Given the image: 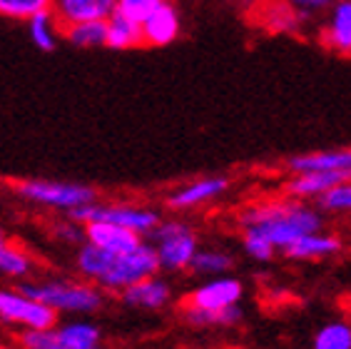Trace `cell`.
Returning a JSON list of instances; mask_svg holds the SVG:
<instances>
[{
    "label": "cell",
    "instance_id": "cell-1",
    "mask_svg": "<svg viewBox=\"0 0 351 349\" xmlns=\"http://www.w3.org/2000/svg\"><path fill=\"white\" fill-rule=\"evenodd\" d=\"M239 227L244 235H254L271 245L274 249H287L302 235H311L324 227L322 210L309 202L294 200H267L250 205L239 215Z\"/></svg>",
    "mask_w": 351,
    "mask_h": 349
},
{
    "label": "cell",
    "instance_id": "cell-2",
    "mask_svg": "<svg viewBox=\"0 0 351 349\" xmlns=\"http://www.w3.org/2000/svg\"><path fill=\"white\" fill-rule=\"evenodd\" d=\"M75 269L82 280L97 284L100 289L122 292L140 280L160 275V262H157L155 247L145 240L140 247L125 255H112L90 242H82L75 252Z\"/></svg>",
    "mask_w": 351,
    "mask_h": 349
},
{
    "label": "cell",
    "instance_id": "cell-3",
    "mask_svg": "<svg viewBox=\"0 0 351 349\" xmlns=\"http://www.w3.org/2000/svg\"><path fill=\"white\" fill-rule=\"evenodd\" d=\"M18 289L50 307L55 315H95L105 304L102 289L88 280H23Z\"/></svg>",
    "mask_w": 351,
    "mask_h": 349
},
{
    "label": "cell",
    "instance_id": "cell-4",
    "mask_svg": "<svg viewBox=\"0 0 351 349\" xmlns=\"http://www.w3.org/2000/svg\"><path fill=\"white\" fill-rule=\"evenodd\" d=\"M145 240L155 247L160 269H165V272H184V269H189L197 249H199L195 227L184 220H177V217L160 220V225Z\"/></svg>",
    "mask_w": 351,
    "mask_h": 349
},
{
    "label": "cell",
    "instance_id": "cell-5",
    "mask_svg": "<svg viewBox=\"0 0 351 349\" xmlns=\"http://www.w3.org/2000/svg\"><path fill=\"white\" fill-rule=\"evenodd\" d=\"M65 217H70L77 225H88V222H112L117 227H125L130 232L140 235L142 240L152 232V229L160 225L162 215L152 207H142V205H128V202H110V205H102V202H88V205H80V207L65 212Z\"/></svg>",
    "mask_w": 351,
    "mask_h": 349
},
{
    "label": "cell",
    "instance_id": "cell-6",
    "mask_svg": "<svg viewBox=\"0 0 351 349\" xmlns=\"http://www.w3.org/2000/svg\"><path fill=\"white\" fill-rule=\"evenodd\" d=\"M13 192L21 200L40 205V207L60 210V212H70V210L88 205V202L97 200V192L88 185H77V182H58V180H21L13 185Z\"/></svg>",
    "mask_w": 351,
    "mask_h": 349
},
{
    "label": "cell",
    "instance_id": "cell-7",
    "mask_svg": "<svg viewBox=\"0 0 351 349\" xmlns=\"http://www.w3.org/2000/svg\"><path fill=\"white\" fill-rule=\"evenodd\" d=\"M0 322L21 327L23 332H40L58 327V315L33 297L23 295L18 287L0 289Z\"/></svg>",
    "mask_w": 351,
    "mask_h": 349
},
{
    "label": "cell",
    "instance_id": "cell-8",
    "mask_svg": "<svg viewBox=\"0 0 351 349\" xmlns=\"http://www.w3.org/2000/svg\"><path fill=\"white\" fill-rule=\"evenodd\" d=\"M244 297V284L237 280V277H210L207 282H202L199 287H195L184 297L182 307L192 309H202V312H222L227 307H234V304H242Z\"/></svg>",
    "mask_w": 351,
    "mask_h": 349
},
{
    "label": "cell",
    "instance_id": "cell-9",
    "mask_svg": "<svg viewBox=\"0 0 351 349\" xmlns=\"http://www.w3.org/2000/svg\"><path fill=\"white\" fill-rule=\"evenodd\" d=\"M230 190V177L224 174H210V177H199L192 180L182 188L172 190L167 195V207L172 212H187V210L202 207L207 202H215Z\"/></svg>",
    "mask_w": 351,
    "mask_h": 349
},
{
    "label": "cell",
    "instance_id": "cell-10",
    "mask_svg": "<svg viewBox=\"0 0 351 349\" xmlns=\"http://www.w3.org/2000/svg\"><path fill=\"white\" fill-rule=\"evenodd\" d=\"M252 15H254L257 25H262L271 35H294L297 38L311 23L291 5H287L284 0H262L257 5H252Z\"/></svg>",
    "mask_w": 351,
    "mask_h": 349
},
{
    "label": "cell",
    "instance_id": "cell-11",
    "mask_svg": "<svg viewBox=\"0 0 351 349\" xmlns=\"http://www.w3.org/2000/svg\"><path fill=\"white\" fill-rule=\"evenodd\" d=\"M319 41L326 50L351 58V0H337L324 13Z\"/></svg>",
    "mask_w": 351,
    "mask_h": 349
},
{
    "label": "cell",
    "instance_id": "cell-12",
    "mask_svg": "<svg viewBox=\"0 0 351 349\" xmlns=\"http://www.w3.org/2000/svg\"><path fill=\"white\" fill-rule=\"evenodd\" d=\"M140 27L145 47H167L182 33V13L175 5V0H165Z\"/></svg>",
    "mask_w": 351,
    "mask_h": 349
},
{
    "label": "cell",
    "instance_id": "cell-13",
    "mask_svg": "<svg viewBox=\"0 0 351 349\" xmlns=\"http://www.w3.org/2000/svg\"><path fill=\"white\" fill-rule=\"evenodd\" d=\"M291 174L304 172H346L351 174V148H326L302 153L287 162Z\"/></svg>",
    "mask_w": 351,
    "mask_h": 349
},
{
    "label": "cell",
    "instance_id": "cell-14",
    "mask_svg": "<svg viewBox=\"0 0 351 349\" xmlns=\"http://www.w3.org/2000/svg\"><path fill=\"white\" fill-rule=\"evenodd\" d=\"M50 13L60 27L85 21H108L115 13V0H53Z\"/></svg>",
    "mask_w": 351,
    "mask_h": 349
},
{
    "label": "cell",
    "instance_id": "cell-15",
    "mask_svg": "<svg viewBox=\"0 0 351 349\" xmlns=\"http://www.w3.org/2000/svg\"><path fill=\"white\" fill-rule=\"evenodd\" d=\"M85 242L105 249V252H112V255H125V252L140 247L142 237L125 227H117L112 222H88L85 225Z\"/></svg>",
    "mask_w": 351,
    "mask_h": 349
},
{
    "label": "cell",
    "instance_id": "cell-16",
    "mask_svg": "<svg viewBox=\"0 0 351 349\" xmlns=\"http://www.w3.org/2000/svg\"><path fill=\"white\" fill-rule=\"evenodd\" d=\"M122 302L128 307L137 309H162L172 302V284L160 275H152L147 280L130 284L128 289L120 292Z\"/></svg>",
    "mask_w": 351,
    "mask_h": 349
},
{
    "label": "cell",
    "instance_id": "cell-17",
    "mask_svg": "<svg viewBox=\"0 0 351 349\" xmlns=\"http://www.w3.org/2000/svg\"><path fill=\"white\" fill-rule=\"evenodd\" d=\"M344 242L339 235H331V232H311V235H302L299 240H294L289 247L284 249V255L289 260L299 262H314V260H326V257H334L341 252Z\"/></svg>",
    "mask_w": 351,
    "mask_h": 349
},
{
    "label": "cell",
    "instance_id": "cell-18",
    "mask_svg": "<svg viewBox=\"0 0 351 349\" xmlns=\"http://www.w3.org/2000/svg\"><path fill=\"white\" fill-rule=\"evenodd\" d=\"M351 174L346 172H304V174H294L287 185V192L294 200L309 202V200H319V197L329 192L331 188L341 185L344 180H349Z\"/></svg>",
    "mask_w": 351,
    "mask_h": 349
},
{
    "label": "cell",
    "instance_id": "cell-19",
    "mask_svg": "<svg viewBox=\"0 0 351 349\" xmlns=\"http://www.w3.org/2000/svg\"><path fill=\"white\" fill-rule=\"evenodd\" d=\"M55 335L70 349H102V329L90 319H70L55 327Z\"/></svg>",
    "mask_w": 351,
    "mask_h": 349
},
{
    "label": "cell",
    "instance_id": "cell-20",
    "mask_svg": "<svg viewBox=\"0 0 351 349\" xmlns=\"http://www.w3.org/2000/svg\"><path fill=\"white\" fill-rule=\"evenodd\" d=\"M108 33H105V47L110 50H135L142 47V27L140 23L130 21L125 15L112 13L105 21Z\"/></svg>",
    "mask_w": 351,
    "mask_h": 349
},
{
    "label": "cell",
    "instance_id": "cell-21",
    "mask_svg": "<svg viewBox=\"0 0 351 349\" xmlns=\"http://www.w3.org/2000/svg\"><path fill=\"white\" fill-rule=\"evenodd\" d=\"M27 35H30V43L38 50L53 53L62 38V27L60 23L55 21V15L50 10H45V13H38L27 21Z\"/></svg>",
    "mask_w": 351,
    "mask_h": 349
},
{
    "label": "cell",
    "instance_id": "cell-22",
    "mask_svg": "<svg viewBox=\"0 0 351 349\" xmlns=\"http://www.w3.org/2000/svg\"><path fill=\"white\" fill-rule=\"evenodd\" d=\"M232 267H234V257L219 247H199L189 264V269L199 277H222L232 272Z\"/></svg>",
    "mask_w": 351,
    "mask_h": 349
},
{
    "label": "cell",
    "instance_id": "cell-23",
    "mask_svg": "<svg viewBox=\"0 0 351 349\" xmlns=\"http://www.w3.org/2000/svg\"><path fill=\"white\" fill-rule=\"evenodd\" d=\"M33 272H35L33 255L25 247H21V245L8 242L5 247H3V252H0V275L23 282V280H30Z\"/></svg>",
    "mask_w": 351,
    "mask_h": 349
},
{
    "label": "cell",
    "instance_id": "cell-24",
    "mask_svg": "<svg viewBox=\"0 0 351 349\" xmlns=\"http://www.w3.org/2000/svg\"><path fill=\"white\" fill-rule=\"evenodd\" d=\"M105 33H108L105 21H85V23H73V25L62 27V38H65L70 45L82 47V50L105 47Z\"/></svg>",
    "mask_w": 351,
    "mask_h": 349
},
{
    "label": "cell",
    "instance_id": "cell-25",
    "mask_svg": "<svg viewBox=\"0 0 351 349\" xmlns=\"http://www.w3.org/2000/svg\"><path fill=\"white\" fill-rule=\"evenodd\" d=\"M311 349H351V324L334 319L314 335Z\"/></svg>",
    "mask_w": 351,
    "mask_h": 349
},
{
    "label": "cell",
    "instance_id": "cell-26",
    "mask_svg": "<svg viewBox=\"0 0 351 349\" xmlns=\"http://www.w3.org/2000/svg\"><path fill=\"white\" fill-rule=\"evenodd\" d=\"M53 0H0V18L27 23L33 15L50 10Z\"/></svg>",
    "mask_w": 351,
    "mask_h": 349
},
{
    "label": "cell",
    "instance_id": "cell-27",
    "mask_svg": "<svg viewBox=\"0 0 351 349\" xmlns=\"http://www.w3.org/2000/svg\"><path fill=\"white\" fill-rule=\"evenodd\" d=\"M317 207L331 215H351V177L319 197Z\"/></svg>",
    "mask_w": 351,
    "mask_h": 349
},
{
    "label": "cell",
    "instance_id": "cell-28",
    "mask_svg": "<svg viewBox=\"0 0 351 349\" xmlns=\"http://www.w3.org/2000/svg\"><path fill=\"white\" fill-rule=\"evenodd\" d=\"M162 3L165 0H115V13L125 15V18L142 25Z\"/></svg>",
    "mask_w": 351,
    "mask_h": 349
},
{
    "label": "cell",
    "instance_id": "cell-29",
    "mask_svg": "<svg viewBox=\"0 0 351 349\" xmlns=\"http://www.w3.org/2000/svg\"><path fill=\"white\" fill-rule=\"evenodd\" d=\"M21 347L23 349H70L58 339L53 329H40V332H21Z\"/></svg>",
    "mask_w": 351,
    "mask_h": 349
},
{
    "label": "cell",
    "instance_id": "cell-30",
    "mask_svg": "<svg viewBox=\"0 0 351 349\" xmlns=\"http://www.w3.org/2000/svg\"><path fill=\"white\" fill-rule=\"evenodd\" d=\"M284 3L304 15L306 21H314V18H322L337 0H284Z\"/></svg>",
    "mask_w": 351,
    "mask_h": 349
},
{
    "label": "cell",
    "instance_id": "cell-31",
    "mask_svg": "<svg viewBox=\"0 0 351 349\" xmlns=\"http://www.w3.org/2000/svg\"><path fill=\"white\" fill-rule=\"evenodd\" d=\"M242 247L254 262H269L274 260V252H277V249L271 247V245H267L264 240H259L254 235H244V232H242Z\"/></svg>",
    "mask_w": 351,
    "mask_h": 349
},
{
    "label": "cell",
    "instance_id": "cell-32",
    "mask_svg": "<svg viewBox=\"0 0 351 349\" xmlns=\"http://www.w3.org/2000/svg\"><path fill=\"white\" fill-rule=\"evenodd\" d=\"M53 235L58 240L68 242V245H82L85 242V227L73 222L70 217H65V222H55L53 225Z\"/></svg>",
    "mask_w": 351,
    "mask_h": 349
},
{
    "label": "cell",
    "instance_id": "cell-33",
    "mask_svg": "<svg viewBox=\"0 0 351 349\" xmlns=\"http://www.w3.org/2000/svg\"><path fill=\"white\" fill-rule=\"evenodd\" d=\"M8 245V237L5 235H0V252H3V247Z\"/></svg>",
    "mask_w": 351,
    "mask_h": 349
},
{
    "label": "cell",
    "instance_id": "cell-34",
    "mask_svg": "<svg viewBox=\"0 0 351 349\" xmlns=\"http://www.w3.org/2000/svg\"><path fill=\"white\" fill-rule=\"evenodd\" d=\"M242 3H247V5H257V3H262V0H242Z\"/></svg>",
    "mask_w": 351,
    "mask_h": 349
},
{
    "label": "cell",
    "instance_id": "cell-35",
    "mask_svg": "<svg viewBox=\"0 0 351 349\" xmlns=\"http://www.w3.org/2000/svg\"><path fill=\"white\" fill-rule=\"evenodd\" d=\"M0 235H5V232H3V227H0Z\"/></svg>",
    "mask_w": 351,
    "mask_h": 349
},
{
    "label": "cell",
    "instance_id": "cell-36",
    "mask_svg": "<svg viewBox=\"0 0 351 349\" xmlns=\"http://www.w3.org/2000/svg\"><path fill=\"white\" fill-rule=\"evenodd\" d=\"M0 349H3V344H0Z\"/></svg>",
    "mask_w": 351,
    "mask_h": 349
}]
</instances>
